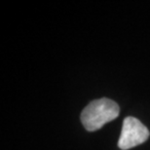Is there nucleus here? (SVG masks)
<instances>
[{
	"label": "nucleus",
	"instance_id": "nucleus-1",
	"mask_svg": "<svg viewBox=\"0 0 150 150\" xmlns=\"http://www.w3.org/2000/svg\"><path fill=\"white\" fill-rule=\"evenodd\" d=\"M118 103L103 98L90 103L81 113V122L89 132H95L119 116Z\"/></svg>",
	"mask_w": 150,
	"mask_h": 150
},
{
	"label": "nucleus",
	"instance_id": "nucleus-2",
	"mask_svg": "<svg viewBox=\"0 0 150 150\" xmlns=\"http://www.w3.org/2000/svg\"><path fill=\"white\" fill-rule=\"evenodd\" d=\"M148 129L134 117H127L123 122L122 132L118 140V146L122 150H128L145 142L149 137Z\"/></svg>",
	"mask_w": 150,
	"mask_h": 150
}]
</instances>
